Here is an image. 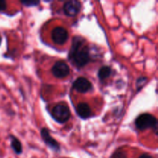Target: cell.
Segmentation results:
<instances>
[{"mask_svg":"<svg viewBox=\"0 0 158 158\" xmlns=\"http://www.w3.org/2000/svg\"><path fill=\"white\" fill-rule=\"evenodd\" d=\"M83 42L84 40L81 37H74L69 53V60H72L74 65L79 68L86 66L90 61L89 49L87 46H83Z\"/></svg>","mask_w":158,"mask_h":158,"instance_id":"cell-1","label":"cell"},{"mask_svg":"<svg viewBox=\"0 0 158 158\" xmlns=\"http://www.w3.org/2000/svg\"><path fill=\"white\" fill-rule=\"evenodd\" d=\"M52 117L54 120L60 123H65L71 117L70 110L66 103H61L56 105L52 110Z\"/></svg>","mask_w":158,"mask_h":158,"instance_id":"cell-2","label":"cell"},{"mask_svg":"<svg viewBox=\"0 0 158 158\" xmlns=\"http://www.w3.org/2000/svg\"><path fill=\"white\" fill-rule=\"evenodd\" d=\"M135 125L140 131L154 128L156 131L157 130V120L154 116L150 114H143L138 116L135 120Z\"/></svg>","mask_w":158,"mask_h":158,"instance_id":"cell-3","label":"cell"},{"mask_svg":"<svg viewBox=\"0 0 158 158\" xmlns=\"http://www.w3.org/2000/svg\"><path fill=\"white\" fill-rule=\"evenodd\" d=\"M70 73L69 66L65 62L57 61L52 67V73L58 79H63L69 76Z\"/></svg>","mask_w":158,"mask_h":158,"instance_id":"cell-4","label":"cell"},{"mask_svg":"<svg viewBox=\"0 0 158 158\" xmlns=\"http://www.w3.org/2000/svg\"><path fill=\"white\" fill-rule=\"evenodd\" d=\"M69 37L68 31L63 26H57L52 31V40L56 44L63 45Z\"/></svg>","mask_w":158,"mask_h":158,"instance_id":"cell-5","label":"cell"},{"mask_svg":"<svg viewBox=\"0 0 158 158\" xmlns=\"http://www.w3.org/2000/svg\"><path fill=\"white\" fill-rule=\"evenodd\" d=\"M81 3L77 0L67 1L63 6V12L67 16L73 17L80 12L81 9Z\"/></svg>","mask_w":158,"mask_h":158,"instance_id":"cell-6","label":"cell"},{"mask_svg":"<svg viewBox=\"0 0 158 158\" xmlns=\"http://www.w3.org/2000/svg\"><path fill=\"white\" fill-rule=\"evenodd\" d=\"M73 87L79 93H86L92 89V83L86 78L79 77L74 81Z\"/></svg>","mask_w":158,"mask_h":158,"instance_id":"cell-7","label":"cell"},{"mask_svg":"<svg viewBox=\"0 0 158 158\" xmlns=\"http://www.w3.org/2000/svg\"><path fill=\"white\" fill-rule=\"evenodd\" d=\"M41 137L43 138V140H44V142L46 143V144L47 145L48 147L52 149L53 151H59L60 149V144L58 143V142L55 140L54 138H52L51 137V135L49 134V131H48V129L46 128H43L41 130Z\"/></svg>","mask_w":158,"mask_h":158,"instance_id":"cell-8","label":"cell"},{"mask_svg":"<svg viewBox=\"0 0 158 158\" xmlns=\"http://www.w3.org/2000/svg\"><path fill=\"white\" fill-rule=\"evenodd\" d=\"M77 114H78L79 117L82 119H87L90 117L91 110L89 105L86 103H80L77 105Z\"/></svg>","mask_w":158,"mask_h":158,"instance_id":"cell-9","label":"cell"},{"mask_svg":"<svg viewBox=\"0 0 158 158\" xmlns=\"http://www.w3.org/2000/svg\"><path fill=\"white\" fill-rule=\"evenodd\" d=\"M111 73H112V69H111V68L110 66H105L100 68V70H99L98 77L100 80H104L105 79L110 77Z\"/></svg>","mask_w":158,"mask_h":158,"instance_id":"cell-10","label":"cell"},{"mask_svg":"<svg viewBox=\"0 0 158 158\" xmlns=\"http://www.w3.org/2000/svg\"><path fill=\"white\" fill-rule=\"evenodd\" d=\"M11 147L13 149V151H15V154H20L23 151V148H22V144L20 143V141L19 140L18 138L13 137V136H11Z\"/></svg>","mask_w":158,"mask_h":158,"instance_id":"cell-11","label":"cell"},{"mask_svg":"<svg viewBox=\"0 0 158 158\" xmlns=\"http://www.w3.org/2000/svg\"><path fill=\"white\" fill-rule=\"evenodd\" d=\"M147 80H148V78L145 77H141L137 80V89H141L142 87H143V86L145 85V83H147Z\"/></svg>","mask_w":158,"mask_h":158,"instance_id":"cell-12","label":"cell"},{"mask_svg":"<svg viewBox=\"0 0 158 158\" xmlns=\"http://www.w3.org/2000/svg\"><path fill=\"white\" fill-rule=\"evenodd\" d=\"M110 158H127V155L123 151H117L111 156Z\"/></svg>","mask_w":158,"mask_h":158,"instance_id":"cell-13","label":"cell"},{"mask_svg":"<svg viewBox=\"0 0 158 158\" xmlns=\"http://www.w3.org/2000/svg\"><path fill=\"white\" fill-rule=\"evenodd\" d=\"M22 4L25 5L26 6H35L40 4V1H33V0H29V1H22Z\"/></svg>","mask_w":158,"mask_h":158,"instance_id":"cell-14","label":"cell"},{"mask_svg":"<svg viewBox=\"0 0 158 158\" xmlns=\"http://www.w3.org/2000/svg\"><path fill=\"white\" fill-rule=\"evenodd\" d=\"M7 9V3L5 0H0V12L5 11Z\"/></svg>","mask_w":158,"mask_h":158,"instance_id":"cell-15","label":"cell"},{"mask_svg":"<svg viewBox=\"0 0 158 158\" xmlns=\"http://www.w3.org/2000/svg\"><path fill=\"white\" fill-rule=\"evenodd\" d=\"M139 158H153V157L148 154H142V155L140 156Z\"/></svg>","mask_w":158,"mask_h":158,"instance_id":"cell-16","label":"cell"},{"mask_svg":"<svg viewBox=\"0 0 158 158\" xmlns=\"http://www.w3.org/2000/svg\"><path fill=\"white\" fill-rule=\"evenodd\" d=\"M1 42H2V38L1 36H0V45H1Z\"/></svg>","mask_w":158,"mask_h":158,"instance_id":"cell-17","label":"cell"}]
</instances>
